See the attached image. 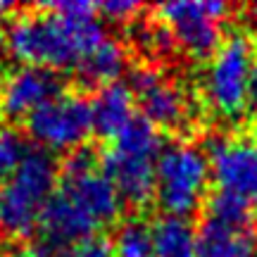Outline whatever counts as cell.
<instances>
[{
	"mask_svg": "<svg viewBox=\"0 0 257 257\" xmlns=\"http://www.w3.org/2000/svg\"><path fill=\"white\" fill-rule=\"evenodd\" d=\"M195 257H257L255 229H233L214 219L202 221Z\"/></svg>",
	"mask_w": 257,
	"mask_h": 257,
	"instance_id": "4fadbf2b",
	"label": "cell"
},
{
	"mask_svg": "<svg viewBox=\"0 0 257 257\" xmlns=\"http://www.w3.org/2000/svg\"><path fill=\"white\" fill-rule=\"evenodd\" d=\"M255 141H257V121H255Z\"/></svg>",
	"mask_w": 257,
	"mask_h": 257,
	"instance_id": "cb8c5ba5",
	"label": "cell"
},
{
	"mask_svg": "<svg viewBox=\"0 0 257 257\" xmlns=\"http://www.w3.org/2000/svg\"><path fill=\"white\" fill-rule=\"evenodd\" d=\"M210 160L198 146L174 141L162 148L155 167V200L169 217L188 219L205 200Z\"/></svg>",
	"mask_w": 257,
	"mask_h": 257,
	"instance_id": "5b68a950",
	"label": "cell"
},
{
	"mask_svg": "<svg viewBox=\"0 0 257 257\" xmlns=\"http://www.w3.org/2000/svg\"><path fill=\"white\" fill-rule=\"evenodd\" d=\"M27 138L10 124H0V184H5L17 172L22 160L27 157Z\"/></svg>",
	"mask_w": 257,
	"mask_h": 257,
	"instance_id": "e0dca14e",
	"label": "cell"
},
{
	"mask_svg": "<svg viewBox=\"0 0 257 257\" xmlns=\"http://www.w3.org/2000/svg\"><path fill=\"white\" fill-rule=\"evenodd\" d=\"M64 257H114V248H112V240L105 236H91V238L81 240L72 245L69 255Z\"/></svg>",
	"mask_w": 257,
	"mask_h": 257,
	"instance_id": "ac0fdd59",
	"label": "cell"
},
{
	"mask_svg": "<svg viewBox=\"0 0 257 257\" xmlns=\"http://www.w3.org/2000/svg\"><path fill=\"white\" fill-rule=\"evenodd\" d=\"M91 131V102L72 93H62L27 117V134L46 153H72L76 148H83Z\"/></svg>",
	"mask_w": 257,
	"mask_h": 257,
	"instance_id": "52a82bcc",
	"label": "cell"
},
{
	"mask_svg": "<svg viewBox=\"0 0 257 257\" xmlns=\"http://www.w3.org/2000/svg\"><path fill=\"white\" fill-rule=\"evenodd\" d=\"M138 12H141V5L131 3V0H110V3L98 5V15L107 22H131V19H136Z\"/></svg>",
	"mask_w": 257,
	"mask_h": 257,
	"instance_id": "d6986e66",
	"label": "cell"
},
{
	"mask_svg": "<svg viewBox=\"0 0 257 257\" xmlns=\"http://www.w3.org/2000/svg\"><path fill=\"white\" fill-rule=\"evenodd\" d=\"M62 91L64 79L60 72L22 64L0 81V114L5 119H27L38 107L60 98Z\"/></svg>",
	"mask_w": 257,
	"mask_h": 257,
	"instance_id": "30bf717a",
	"label": "cell"
},
{
	"mask_svg": "<svg viewBox=\"0 0 257 257\" xmlns=\"http://www.w3.org/2000/svg\"><path fill=\"white\" fill-rule=\"evenodd\" d=\"M57 191H62L98 229L117 221L124 210V200H121L119 191L98 167L86 169V172L62 174Z\"/></svg>",
	"mask_w": 257,
	"mask_h": 257,
	"instance_id": "8fae6325",
	"label": "cell"
},
{
	"mask_svg": "<svg viewBox=\"0 0 257 257\" xmlns=\"http://www.w3.org/2000/svg\"><path fill=\"white\" fill-rule=\"evenodd\" d=\"M252 15H255V17H257V5H255V8H252Z\"/></svg>",
	"mask_w": 257,
	"mask_h": 257,
	"instance_id": "603a6c76",
	"label": "cell"
},
{
	"mask_svg": "<svg viewBox=\"0 0 257 257\" xmlns=\"http://www.w3.org/2000/svg\"><path fill=\"white\" fill-rule=\"evenodd\" d=\"M107 38L98 5L55 3L46 12L19 15L8 24L5 48L17 62L29 67L69 69Z\"/></svg>",
	"mask_w": 257,
	"mask_h": 257,
	"instance_id": "6da1fadb",
	"label": "cell"
},
{
	"mask_svg": "<svg viewBox=\"0 0 257 257\" xmlns=\"http://www.w3.org/2000/svg\"><path fill=\"white\" fill-rule=\"evenodd\" d=\"M126 48L121 46L117 38L107 36L98 48H93L88 55L83 57L76 72L81 76L83 83H93V86H107V83H117L124 69H126Z\"/></svg>",
	"mask_w": 257,
	"mask_h": 257,
	"instance_id": "5bb4252c",
	"label": "cell"
},
{
	"mask_svg": "<svg viewBox=\"0 0 257 257\" xmlns=\"http://www.w3.org/2000/svg\"><path fill=\"white\" fill-rule=\"evenodd\" d=\"M22 257H64V255H60V250L50 248V245H46V243H41V245L27 248Z\"/></svg>",
	"mask_w": 257,
	"mask_h": 257,
	"instance_id": "ffe728a7",
	"label": "cell"
},
{
	"mask_svg": "<svg viewBox=\"0 0 257 257\" xmlns=\"http://www.w3.org/2000/svg\"><path fill=\"white\" fill-rule=\"evenodd\" d=\"M231 8L219 0H176L157 8L174 43L193 60H210L224 43L221 31Z\"/></svg>",
	"mask_w": 257,
	"mask_h": 257,
	"instance_id": "8992f818",
	"label": "cell"
},
{
	"mask_svg": "<svg viewBox=\"0 0 257 257\" xmlns=\"http://www.w3.org/2000/svg\"><path fill=\"white\" fill-rule=\"evenodd\" d=\"M153 243L155 257H195L198 233L188 219L165 214L153 224Z\"/></svg>",
	"mask_w": 257,
	"mask_h": 257,
	"instance_id": "9a60e30c",
	"label": "cell"
},
{
	"mask_svg": "<svg viewBox=\"0 0 257 257\" xmlns=\"http://www.w3.org/2000/svg\"><path fill=\"white\" fill-rule=\"evenodd\" d=\"M0 50H3V41H0Z\"/></svg>",
	"mask_w": 257,
	"mask_h": 257,
	"instance_id": "d4e9b609",
	"label": "cell"
},
{
	"mask_svg": "<svg viewBox=\"0 0 257 257\" xmlns=\"http://www.w3.org/2000/svg\"><path fill=\"white\" fill-rule=\"evenodd\" d=\"M112 248H114V257H155L153 226H148L141 219L121 221L114 233Z\"/></svg>",
	"mask_w": 257,
	"mask_h": 257,
	"instance_id": "2e32d148",
	"label": "cell"
},
{
	"mask_svg": "<svg viewBox=\"0 0 257 257\" xmlns=\"http://www.w3.org/2000/svg\"><path fill=\"white\" fill-rule=\"evenodd\" d=\"M136 100L126 83H107L100 86L91 100L93 131L105 138H114L136 119Z\"/></svg>",
	"mask_w": 257,
	"mask_h": 257,
	"instance_id": "7c38bea8",
	"label": "cell"
},
{
	"mask_svg": "<svg viewBox=\"0 0 257 257\" xmlns=\"http://www.w3.org/2000/svg\"><path fill=\"white\" fill-rule=\"evenodd\" d=\"M214 193L257 207V141L214 136L207 148Z\"/></svg>",
	"mask_w": 257,
	"mask_h": 257,
	"instance_id": "ba28073f",
	"label": "cell"
},
{
	"mask_svg": "<svg viewBox=\"0 0 257 257\" xmlns=\"http://www.w3.org/2000/svg\"><path fill=\"white\" fill-rule=\"evenodd\" d=\"M57 191V165L46 150H29L17 172L0 184V229L24 238L38 226Z\"/></svg>",
	"mask_w": 257,
	"mask_h": 257,
	"instance_id": "3957f363",
	"label": "cell"
},
{
	"mask_svg": "<svg viewBox=\"0 0 257 257\" xmlns=\"http://www.w3.org/2000/svg\"><path fill=\"white\" fill-rule=\"evenodd\" d=\"M162 136L148 119L136 117L114 136L102 155V172L119 191L124 205L146 207L155 198V167L162 153Z\"/></svg>",
	"mask_w": 257,
	"mask_h": 257,
	"instance_id": "7a4b0ae2",
	"label": "cell"
},
{
	"mask_svg": "<svg viewBox=\"0 0 257 257\" xmlns=\"http://www.w3.org/2000/svg\"><path fill=\"white\" fill-rule=\"evenodd\" d=\"M10 12H12V8H10L8 3H0V27L8 22V17H10Z\"/></svg>",
	"mask_w": 257,
	"mask_h": 257,
	"instance_id": "7402d4cb",
	"label": "cell"
},
{
	"mask_svg": "<svg viewBox=\"0 0 257 257\" xmlns=\"http://www.w3.org/2000/svg\"><path fill=\"white\" fill-rule=\"evenodd\" d=\"M255 43L245 34H231L210 57L202 76V98L219 119L233 121L248 110L250 79L255 69Z\"/></svg>",
	"mask_w": 257,
	"mask_h": 257,
	"instance_id": "277c9868",
	"label": "cell"
},
{
	"mask_svg": "<svg viewBox=\"0 0 257 257\" xmlns=\"http://www.w3.org/2000/svg\"><path fill=\"white\" fill-rule=\"evenodd\" d=\"M248 107L257 114V64L252 69V79H250V93H248Z\"/></svg>",
	"mask_w": 257,
	"mask_h": 257,
	"instance_id": "44dd1931",
	"label": "cell"
},
{
	"mask_svg": "<svg viewBox=\"0 0 257 257\" xmlns=\"http://www.w3.org/2000/svg\"><path fill=\"white\" fill-rule=\"evenodd\" d=\"M134 100L143 112V119L160 128H184L191 121V102L184 88L155 67H138L128 79Z\"/></svg>",
	"mask_w": 257,
	"mask_h": 257,
	"instance_id": "9c48e42d",
	"label": "cell"
}]
</instances>
